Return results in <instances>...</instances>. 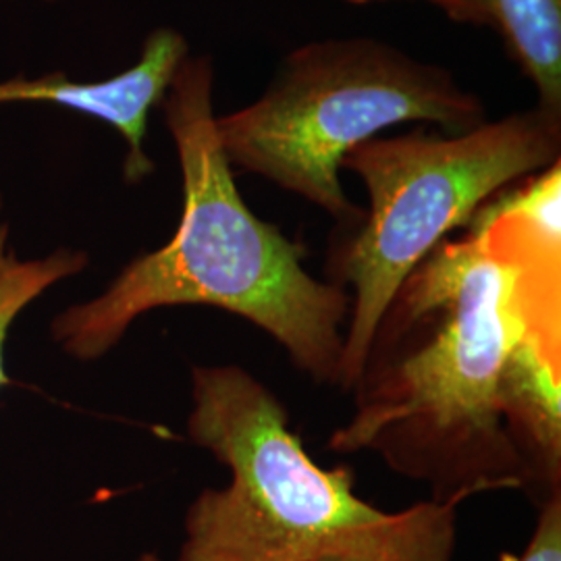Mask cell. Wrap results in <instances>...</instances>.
I'll return each instance as SVG.
<instances>
[{"label": "cell", "instance_id": "obj_6", "mask_svg": "<svg viewBox=\"0 0 561 561\" xmlns=\"http://www.w3.org/2000/svg\"><path fill=\"white\" fill-rule=\"evenodd\" d=\"M187 59L185 36L173 27H159L141 44L140 59L117 76L99 81H76L62 73L13 78L4 81L7 104H55L106 123L127 146L125 181L140 183L154 171L144 146L150 113L161 106Z\"/></svg>", "mask_w": 561, "mask_h": 561}, {"label": "cell", "instance_id": "obj_4", "mask_svg": "<svg viewBox=\"0 0 561 561\" xmlns=\"http://www.w3.org/2000/svg\"><path fill=\"white\" fill-rule=\"evenodd\" d=\"M561 115L541 106L461 134L412 129L354 148L343 169L360 178L368 213L331 252L329 277L352 287L337 387L352 391L401 283L486 202L560 162Z\"/></svg>", "mask_w": 561, "mask_h": 561}, {"label": "cell", "instance_id": "obj_9", "mask_svg": "<svg viewBox=\"0 0 561 561\" xmlns=\"http://www.w3.org/2000/svg\"><path fill=\"white\" fill-rule=\"evenodd\" d=\"M516 561H561V495L539 505V518Z\"/></svg>", "mask_w": 561, "mask_h": 561}, {"label": "cell", "instance_id": "obj_2", "mask_svg": "<svg viewBox=\"0 0 561 561\" xmlns=\"http://www.w3.org/2000/svg\"><path fill=\"white\" fill-rule=\"evenodd\" d=\"M213 81L210 59L190 57L161 104L183 180L178 231L99 298L59 314L53 337L65 354L96 360L150 310L215 306L271 335L312 381L337 385L350 294L312 277L301 245L241 198L217 136Z\"/></svg>", "mask_w": 561, "mask_h": 561}, {"label": "cell", "instance_id": "obj_13", "mask_svg": "<svg viewBox=\"0 0 561 561\" xmlns=\"http://www.w3.org/2000/svg\"><path fill=\"white\" fill-rule=\"evenodd\" d=\"M0 2H9V0H0ZM38 2H60V0H38Z\"/></svg>", "mask_w": 561, "mask_h": 561}, {"label": "cell", "instance_id": "obj_11", "mask_svg": "<svg viewBox=\"0 0 561 561\" xmlns=\"http://www.w3.org/2000/svg\"><path fill=\"white\" fill-rule=\"evenodd\" d=\"M138 561H162L157 553H144Z\"/></svg>", "mask_w": 561, "mask_h": 561}, {"label": "cell", "instance_id": "obj_8", "mask_svg": "<svg viewBox=\"0 0 561 561\" xmlns=\"http://www.w3.org/2000/svg\"><path fill=\"white\" fill-rule=\"evenodd\" d=\"M85 266L88 254L80 250L62 248L38 261H21L11 254L9 222L4 219L0 196V387L9 382L4 373V343L21 310L41 298L48 287L78 275Z\"/></svg>", "mask_w": 561, "mask_h": 561}, {"label": "cell", "instance_id": "obj_7", "mask_svg": "<svg viewBox=\"0 0 561 561\" xmlns=\"http://www.w3.org/2000/svg\"><path fill=\"white\" fill-rule=\"evenodd\" d=\"M502 36L537 92V106L561 115V0H486Z\"/></svg>", "mask_w": 561, "mask_h": 561}, {"label": "cell", "instance_id": "obj_5", "mask_svg": "<svg viewBox=\"0 0 561 561\" xmlns=\"http://www.w3.org/2000/svg\"><path fill=\"white\" fill-rule=\"evenodd\" d=\"M484 121L481 99L449 69L356 36L291 50L256 101L217 117V136L233 169L354 225L364 210L345 196L340 180L354 148L401 123L461 134Z\"/></svg>", "mask_w": 561, "mask_h": 561}, {"label": "cell", "instance_id": "obj_10", "mask_svg": "<svg viewBox=\"0 0 561 561\" xmlns=\"http://www.w3.org/2000/svg\"><path fill=\"white\" fill-rule=\"evenodd\" d=\"M347 4H375V2H391V0H341ZM433 7H437L447 18L456 23L466 25H489L491 15L486 0H424Z\"/></svg>", "mask_w": 561, "mask_h": 561}, {"label": "cell", "instance_id": "obj_12", "mask_svg": "<svg viewBox=\"0 0 561 561\" xmlns=\"http://www.w3.org/2000/svg\"><path fill=\"white\" fill-rule=\"evenodd\" d=\"M314 561H362V560H352V558H322V560Z\"/></svg>", "mask_w": 561, "mask_h": 561}, {"label": "cell", "instance_id": "obj_3", "mask_svg": "<svg viewBox=\"0 0 561 561\" xmlns=\"http://www.w3.org/2000/svg\"><path fill=\"white\" fill-rule=\"evenodd\" d=\"M190 439L231 472L183 522L178 561H454L458 503L385 512L362 500L347 466L324 470L279 398L238 364L192 370Z\"/></svg>", "mask_w": 561, "mask_h": 561}, {"label": "cell", "instance_id": "obj_1", "mask_svg": "<svg viewBox=\"0 0 561 561\" xmlns=\"http://www.w3.org/2000/svg\"><path fill=\"white\" fill-rule=\"evenodd\" d=\"M401 283L335 454L373 451L431 502L561 495V164L516 181Z\"/></svg>", "mask_w": 561, "mask_h": 561}]
</instances>
